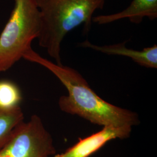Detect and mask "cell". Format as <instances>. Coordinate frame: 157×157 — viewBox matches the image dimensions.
<instances>
[{"mask_svg": "<svg viewBox=\"0 0 157 157\" xmlns=\"http://www.w3.org/2000/svg\"><path fill=\"white\" fill-rule=\"evenodd\" d=\"M22 58L37 63L53 73L68 91L58 102L62 111L76 115L92 124L104 126L133 127L140 124L137 113L104 100L92 90L80 73L72 67L58 65L29 49Z\"/></svg>", "mask_w": 157, "mask_h": 157, "instance_id": "1", "label": "cell"}, {"mask_svg": "<svg viewBox=\"0 0 157 157\" xmlns=\"http://www.w3.org/2000/svg\"><path fill=\"white\" fill-rule=\"evenodd\" d=\"M40 13L41 28L38 37L56 64L62 65L61 47L68 33L81 25L84 33L91 28L93 14L102 10L106 0H34Z\"/></svg>", "mask_w": 157, "mask_h": 157, "instance_id": "2", "label": "cell"}, {"mask_svg": "<svg viewBox=\"0 0 157 157\" xmlns=\"http://www.w3.org/2000/svg\"><path fill=\"white\" fill-rule=\"evenodd\" d=\"M40 13L34 0H14V6L0 34V72H6L22 59L39 37Z\"/></svg>", "mask_w": 157, "mask_h": 157, "instance_id": "3", "label": "cell"}, {"mask_svg": "<svg viewBox=\"0 0 157 157\" xmlns=\"http://www.w3.org/2000/svg\"><path fill=\"white\" fill-rule=\"evenodd\" d=\"M56 154L52 137L36 115L17 126L0 148V157H50Z\"/></svg>", "mask_w": 157, "mask_h": 157, "instance_id": "4", "label": "cell"}, {"mask_svg": "<svg viewBox=\"0 0 157 157\" xmlns=\"http://www.w3.org/2000/svg\"><path fill=\"white\" fill-rule=\"evenodd\" d=\"M132 126H104L100 131L84 139H79L77 143L64 152L56 154L54 157H89L98 151L107 142L116 139L129 137Z\"/></svg>", "mask_w": 157, "mask_h": 157, "instance_id": "5", "label": "cell"}, {"mask_svg": "<svg viewBox=\"0 0 157 157\" xmlns=\"http://www.w3.org/2000/svg\"><path fill=\"white\" fill-rule=\"evenodd\" d=\"M126 41L112 45H97L85 40L78 45L91 48L108 55L121 56L130 58L139 65L148 68L157 67V46L156 44L144 48L143 50H135L126 47Z\"/></svg>", "mask_w": 157, "mask_h": 157, "instance_id": "6", "label": "cell"}, {"mask_svg": "<svg viewBox=\"0 0 157 157\" xmlns=\"http://www.w3.org/2000/svg\"><path fill=\"white\" fill-rule=\"evenodd\" d=\"M153 21L157 18V0H132L123 11L93 17L92 22L98 25H105L124 19H128L132 23L139 24L144 17Z\"/></svg>", "mask_w": 157, "mask_h": 157, "instance_id": "7", "label": "cell"}, {"mask_svg": "<svg viewBox=\"0 0 157 157\" xmlns=\"http://www.w3.org/2000/svg\"><path fill=\"white\" fill-rule=\"evenodd\" d=\"M24 118L20 106L11 109L0 108V148L6 143L12 130L24 121Z\"/></svg>", "mask_w": 157, "mask_h": 157, "instance_id": "8", "label": "cell"}, {"mask_svg": "<svg viewBox=\"0 0 157 157\" xmlns=\"http://www.w3.org/2000/svg\"><path fill=\"white\" fill-rule=\"evenodd\" d=\"M22 99L21 90L9 80H0V108L11 109L20 106Z\"/></svg>", "mask_w": 157, "mask_h": 157, "instance_id": "9", "label": "cell"}]
</instances>
